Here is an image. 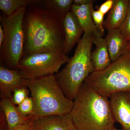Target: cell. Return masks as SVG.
Returning <instances> with one entry per match:
<instances>
[{"mask_svg": "<svg viewBox=\"0 0 130 130\" xmlns=\"http://www.w3.org/2000/svg\"><path fill=\"white\" fill-rule=\"evenodd\" d=\"M23 30L22 58L41 53L65 54L64 32L59 14L38 5L27 7L23 19Z\"/></svg>", "mask_w": 130, "mask_h": 130, "instance_id": "cell-1", "label": "cell"}, {"mask_svg": "<svg viewBox=\"0 0 130 130\" xmlns=\"http://www.w3.org/2000/svg\"><path fill=\"white\" fill-rule=\"evenodd\" d=\"M93 43L95 45V50L91 53V58L95 71L105 70L111 63L105 39L93 37Z\"/></svg>", "mask_w": 130, "mask_h": 130, "instance_id": "cell-16", "label": "cell"}, {"mask_svg": "<svg viewBox=\"0 0 130 130\" xmlns=\"http://www.w3.org/2000/svg\"><path fill=\"white\" fill-rule=\"evenodd\" d=\"M24 82L34 102V111L28 116L30 121L47 116L70 113L73 101L69 100L64 94L55 74L34 79L24 78Z\"/></svg>", "mask_w": 130, "mask_h": 130, "instance_id": "cell-3", "label": "cell"}, {"mask_svg": "<svg viewBox=\"0 0 130 130\" xmlns=\"http://www.w3.org/2000/svg\"><path fill=\"white\" fill-rule=\"evenodd\" d=\"M40 4V0H0V9L3 14L9 16L21 8Z\"/></svg>", "mask_w": 130, "mask_h": 130, "instance_id": "cell-17", "label": "cell"}, {"mask_svg": "<svg viewBox=\"0 0 130 130\" xmlns=\"http://www.w3.org/2000/svg\"><path fill=\"white\" fill-rule=\"evenodd\" d=\"M61 20L65 35L64 54L66 55L81 39L84 31L77 18L71 11L61 16Z\"/></svg>", "mask_w": 130, "mask_h": 130, "instance_id": "cell-10", "label": "cell"}, {"mask_svg": "<svg viewBox=\"0 0 130 130\" xmlns=\"http://www.w3.org/2000/svg\"><path fill=\"white\" fill-rule=\"evenodd\" d=\"M105 40L112 62L118 59L129 48V42L121 35L119 28L107 30Z\"/></svg>", "mask_w": 130, "mask_h": 130, "instance_id": "cell-12", "label": "cell"}, {"mask_svg": "<svg viewBox=\"0 0 130 130\" xmlns=\"http://www.w3.org/2000/svg\"><path fill=\"white\" fill-rule=\"evenodd\" d=\"M129 48L130 49V44H129Z\"/></svg>", "mask_w": 130, "mask_h": 130, "instance_id": "cell-28", "label": "cell"}, {"mask_svg": "<svg viewBox=\"0 0 130 130\" xmlns=\"http://www.w3.org/2000/svg\"><path fill=\"white\" fill-rule=\"evenodd\" d=\"M129 42V43H130V42Z\"/></svg>", "mask_w": 130, "mask_h": 130, "instance_id": "cell-29", "label": "cell"}, {"mask_svg": "<svg viewBox=\"0 0 130 130\" xmlns=\"http://www.w3.org/2000/svg\"><path fill=\"white\" fill-rule=\"evenodd\" d=\"M73 4V0H41L40 5L62 16L71 11Z\"/></svg>", "mask_w": 130, "mask_h": 130, "instance_id": "cell-18", "label": "cell"}, {"mask_svg": "<svg viewBox=\"0 0 130 130\" xmlns=\"http://www.w3.org/2000/svg\"><path fill=\"white\" fill-rule=\"evenodd\" d=\"M19 111L24 116L27 117L32 113L34 109V103L31 97H28L17 106Z\"/></svg>", "mask_w": 130, "mask_h": 130, "instance_id": "cell-19", "label": "cell"}, {"mask_svg": "<svg viewBox=\"0 0 130 130\" xmlns=\"http://www.w3.org/2000/svg\"><path fill=\"white\" fill-rule=\"evenodd\" d=\"M71 113L76 130H111L115 121L108 98L84 83L73 101Z\"/></svg>", "mask_w": 130, "mask_h": 130, "instance_id": "cell-2", "label": "cell"}, {"mask_svg": "<svg viewBox=\"0 0 130 130\" xmlns=\"http://www.w3.org/2000/svg\"><path fill=\"white\" fill-rule=\"evenodd\" d=\"M95 1L94 0H74L73 4L77 6L83 5H93Z\"/></svg>", "mask_w": 130, "mask_h": 130, "instance_id": "cell-24", "label": "cell"}, {"mask_svg": "<svg viewBox=\"0 0 130 130\" xmlns=\"http://www.w3.org/2000/svg\"><path fill=\"white\" fill-rule=\"evenodd\" d=\"M14 130H31L30 121L21 125Z\"/></svg>", "mask_w": 130, "mask_h": 130, "instance_id": "cell-25", "label": "cell"}, {"mask_svg": "<svg viewBox=\"0 0 130 130\" xmlns=\"http://www.w3.org/2000/svg\"><path fill=\"white\" fill-rule=\"evenodd\" d=\"M115 0H107L100 6L98 11L105 15L111 9Z\"/></svg>", "mask_w": 130, "mask_h": 130, "instance_id": "cell-23", "label": "cell"}, {"mask_svg": "<svg viewBox=\"0 0 130 130\" xmlns=\"http://www.w3.org/2000/svg\"><path fill=\"white\" fill-rule=\"evenodd\" d=\"M70 58L66 54L58 53L34 54L21 58L18 70L25 79H34L51 74H55L62 65Z\"/></svg>", "mask_w": 130, "mask_h": 130, "instance_id": "cell-7", "label": "cell"}, {"mask_svg": "<svg viewBox=\"0 0 130 130\" xmlns=\"http://www.w3.org/2000/svg\"><path fill=\"white\" fill-rule=\"evenodd\" d=\"M27 7L20 8L9 16L2 14L1 25L4 33L0 47L1 65L13 70H18L19 63L23 57L24 37L23 19Z\"/></svg>", "mask_w": 130, "mask_h": 130, "instance_id": "cell-6", "label": "cell"}, {"mask_svg": "<svg viewBox=\"0 0 130 130\" xmlns=\"http://www.w3.org/2000/svg\"><path fill=\"white\" fill-rule=\"evenodd\" d=\"M1 98L0 107L5 115L7 130H14L21 125L31 121L28 116H24L20 112L11 100L4 97Z\"/></svg>", "mask_w": 130, "mask_h": 130, "instance_id": "cell-14", "label": "cell"}, {"mask_svg": "<svg viewBox=\"0 0 130 130\" xmlns=\"http://www.w3.org/2000/svg\"><path fill=\"white\" fill-rule=\"evenodd\" d=\"M29 90L26 86L17 89L14 91L11 101L15 105H20L29 97Z\"/></svg>", "mask_w": 130, "mask_h": 130, "instance_id": "cell-20", "label": "cell"}, {"mask_svg": "<svg viewBox=\"0 0 130 130\" xmlns=\"http://www.w3.org/2000/svg\"><path fill=\"white\" fill-rule=\"evenodd\" d=\"M109 98L111 111L115 122L121 125L123 130H130V92L115 93Z\"/></svg>", "mask_w": 130, "mask_h": 130, "instance_id": "cell-8", "label": "cell"}, {"mask_svg": "<svg viewBox=\"0 0 130 130\" xmlns=\"http://www.w3.org/2000/svg\"><path fill=\"white\" fill-rule=\"evenodd\" d=\"M121 35L128 42L130 41V0L129 4L127 14L124 22L119 28Z\"/></svg>", "mask_w": 130, "mask_h": 130, "instance_id": "cell-21", "label": "cell"}, {"mask_svg": "<svg viewBox=\"0 0 130 130\" xmlns=\"http://www.w3.org/2000/svg\"><path fill=\"white\" fill-rule=\"evenodd\" d=\"M104 14L98 10L93 9L92 12V18L96 29L103 35H104L105 29L103 26Z\"/></svg>", "mask_w": 130, "mask_h": 130, "instance_id": "cell-22", "label": "cell"}, {"mask_svg": "<svg viewBox=\"0 0 130 130\" xmlns=\"http://www.w3.org/2000/svg\"><path fill=\"white\" fill-rule=\"evenodd\" d=\"M31 130H76L70 114L47 116L30 121Z\"/></svg>", "mask_w": 130, "mask_h": 130, "instance_id": "cell-11", "label": "cell"}, {"mask_svg": "<svg viewBox=\"0 0 130 130\" xmlns=\"http://www.w3.org/2000/svg\"><path fill=\"white\" fill-rule=\"evenodd\" d=\"M93 5L77 6L73 4L71 11L77 18L84 33L91 34L94 37H102L103 35L96 29L92 18Z\"/></svg>", "mask_w": 130, "mask_h": 130, "instance_id": "cell-13", "label": "cell"}, {"mask_svg": "<svg viewBox=\"0 0 130 130\" xmlns=\"http://www.w3.org/2000/svg\"><path fill=\"white\" fill-rule=\"evenodd\" d=\"M111 130H123V129H116L115 127H114L113 129H112Z\"/></svg>", "mask_w": 130, "mask_h": 130, "instance_id": "cell-27", "label": "cell"}, {"mask_svg": "<svg viewBox=\"0 0 130 130\" xmlns=\"http://www.w3.org/2000/svg\"><path fill=\"white\" fill-rule=\"evenodd\" d=\"M24 78L18 70L8 69L0 66L1 97L12 100L15 90L26 86Z\"/></svg>", "mask_w": 130, "mask_h": 130, "instance_id": "cell-9", "label": "cell"}, {"mask_svg": "<svg viewBox=\"0 0 130 130\" xmlns=\"http://www.w3.org/2000/svg\"><path fill=\"white\" fill-rule=\"evenodd\" d=\"M4 33L2 26L0 25V47L2 45L3 42L4 40Z\"/></svg>", "mask_w": 130, "mask_h": 130, "instance_id": "cell-26", "label": "cell"}, {"mask_svg": "<svg viewBox=\"0 0 130 130\" xmlns=\"http://www.w3.org/2000/svg\"><path fill=\"white\" fill-rule=\"evenodd\" d=\"M93 41V35L84 33L73 56L60 71L55 74L58 85L71 101L74 100L86 78L95 71L91 58Z\"/></svg>", "mask_w": 130, "mask_h": 130, "instance_id": "cell-4", "label": "cell"}, {"mask_svg": "<svg viewBox=\"0 0 130 130\" xmlns=\"http://www.w3.org/2000/svg\"><path fill=\"white\" fill-rule=\"evenodd\" d=\"M84 83L108 98L115 93L130 92V49L105 70L90 74Z\"/></svg>", "mask_w": 130, "mask_h": 130, "instance_id": "cell-5", "label": "cell"}, {"mask_svg": "<svg viewBox=\"0 0 130 130\" xmlns=\"http://www.w3.org/2000/svg\"><path fill=\"white\" fill-rule=\"evenodd\" d=\"M129 0H115L103 23L107 30L119 28L124 22L127 14Z\"/></svg>", "mask_w": 130, "mask_h": 130, "instance_id": "cell-15", "label": "cell"}]
</instances>
